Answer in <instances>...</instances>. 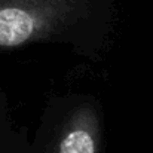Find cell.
I'll return each instance as SVG.
<instances>
[{
  "label": "cell",
  "instance_id": "1",
  "mask_svg": "<svg viewBox=\"0 0 153 153\" xmlns=\"http://www.w3.org/2000/svg\"><path fill=\"white\" fill-rule=\"evenodd\" d=\"M116 30L108 0H0V51L58 45L101 62L114 45Z\"/></svg>",
  "mask_w": 153,
  "mask_h": 153
},
{
  "label": "cell",
  "instance_id": "2",
  "mask_svg": "<svg viewBox=\"0 0 153 153\" xmlns=\"http://www.w3.org/2000/svg\"><path fill=\"white\" fill-rule=\"evenodd\" d=\"M105 114L91 92H51L28 153H105Z\"/></svg>",
  "mask_w": 153,
  "mask_h": 153
}]
</instances>
